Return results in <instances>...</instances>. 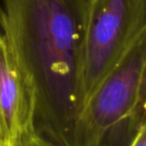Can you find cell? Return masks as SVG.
<instances>
[{
	"label": "cell",
	"instance_id": "cell-1",
	"mask_svg": "<svg viewBox=\"0 0 146 146\" xmlns=\"http://www.w3.org/2000/svg\"><path fill=\"white\" fill-rule=\"evenodd\" d=\"M90 0H2L0 27L30 88L35 132L75 146L84 104L82 65Z\"/></svg>",
	"mask_w": 146,
	"mask_h": 146
},
{
	"label": "cell",
	"instance_id": "cell-2",
	"mask_svg": "<svg viewBox=\"0 0 146 146\" xmlns=\"http://www.w3.org/2000/svg\"><path fill=\"white\" fill-rule=\"evenodd\" d=\"M145 36L146 0H90L82 65L84 103L130 47Z\"/></svg>",
	"mask_w": 146,
	"mask_h": 146
},
{
	"label": "cell",
	"instance_id": "cell-3",
	"mask_svg": "<svg viewBox=\"0 0 146 146\" xmlns=\"http://www.w3.org/2000/svg\"><path fill=\"white\" fill-rule=\"evenodd\" d=\"M146 101V36L133 44L84 103L75 146H96L103 133Z\"/></svg>",
	"mask_w": 146,
	"mask_h": 146
},
{
	"label": "cell",
	"instance_id": "cell-4",
	"mask_svg": "<svg viewBox=\"0 0 146 146\" xmlns=\"http://www.w3.org/2000/svg\"><path fill=\"white\" fill-rule=\"evenodd\" d=\"M34 122L31 90L0 34V146H19L36 133Z\"/></svg>",
	"mask_w": 146,
	"mask_h": 146
},
{
	"label": "cell",
	"instance_id": "cell-5",
	"mask_svg": "<svg viewBox=\"0 0 146 146\" xmlns=\"http://www.w3.org/2000/svg\"><path fill=\"white\" fill-rule=\"evenodd\" d=\"M146 127L145 102L109 127L98 140L96 146H131L141 129Z\"/></svg>",
	"mask_w": 146,
	"mask_h": 146
},
{
	"label": "cell",
	"instance_id": "cell-6",
	"mask_svg": "<svg viewBox=\"0 0 146 146\" xmlns=\"http://www.w3.org/2000/svg\"><path fill=\"white\" fill-rule=\"evenodd\" d=\"M19 146H58L37 133H32L22 140Z\"/></svg>",
	"mask_w": 146,
	"mask_h": 146
},
{
	"label": "cell",
	"instance_id": "cell-7",
	"mask_svg": "<svg viewBox=\"0 0 146 146\" xmlns=\"http://www.w3.org/2000/svg\"><path fill=\"white\" fill-rule=\"evenodd\" d=\"M131 146H146V127L141 129Z\"/></svg>",
	"mask_w": 146,
	"mask_h": 146
}]
</instances>
